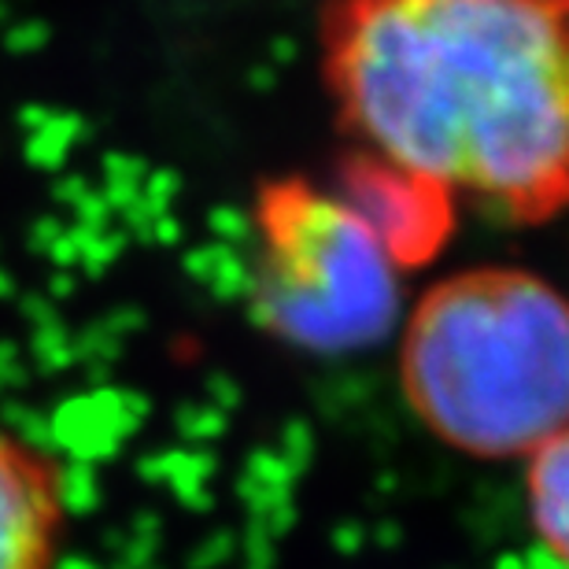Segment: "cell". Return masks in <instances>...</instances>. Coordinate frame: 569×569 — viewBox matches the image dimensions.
I'll use <instances>...</instances> for the list:
<instances>
[{"instance_id":"1","label":"cell","mask_w":569,"mask_h":569,"mask_svg":"<svg viewBox=\"0 0 569 569\" xmlns=\"http://www.w3.org/2000/svg\"><path fill=\"white\" fill-rule=\"evenodd\" d=\"M318 41L362 156L518 226L566 208V0H322Z\"/></svg>"},{"instance_id":"2","label":"cell","mask_w":569,"mask_h":569,"mask_svg":"<svg viewBox=\"0 0 569 569\" xmlns=\"http://www.w3.org/2000/svg\"><path fill=\"white\" fill-rule=\"evenodd\" d=\"M400 389L440 443L521 462L566 432V300L521 267H470L437 281L403 322Z\"/></svg>"},{"instance_id":"3","label":"cell","mask_w":569,"mask_h":569,"mask_svg":"<svg viewBox=\"0 0 569 569\" xmlns=\"http://www.w3.org/2000/svg\"><path fill=\"white\" fill-rule=\"evenodd\" d=\"M256 226L252 307L267 333L315 356H345L389 337L403 270L340 192L303 178L267 181Z\"/></svg>"},{"instance_id":"4","label":"cell","mask_w":569,"mask_h":569,"mask_svg":"<svg viewBox=\"0 0 569 569\" xmlns=\"http://www.w3.org/2000/svg\"><path fill=\"white\" fill-rule=\"evenodd\" d=\"M63 473L0 426V569H56L63 548Z\"/></svg>"},{"instance_id":"5","label":"cell","mask_w":569,"mask_h":569,"mask_svg":"<svg viewBox=\"0 0 569 569\" xmlns=\"http://www.w3.org/2000/svg\"><path fill=\"white\" fill-rule=\"evenodd\" d=\"M340 197L367 219L400 270L422 267L426 259L437 256L451 230V197L396 174L362 152L348 163Z\"/></svg>"},{"instance_id":"6","label":"cell","mask_w":569,"mask_h":569,"mask_svg":"<svg viewBox=\"0 0 569 569\" xmlns=\"http://www.w3.org/2000/svg\"><path fill=\"white\" fill-rule=\"evenodd\" d=\"M526 518L532 540L551 555L555 562H566L569 551V437L543 440L526 459Z\"/></svg>"}]
</instances>
